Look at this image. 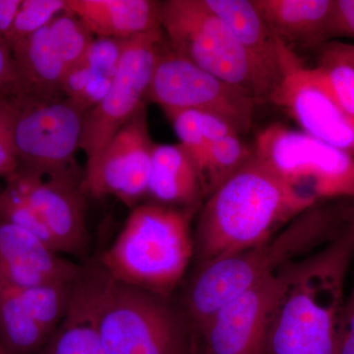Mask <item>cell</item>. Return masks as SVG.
<instances>
[{"instance_id": "cell-21", "label": "cell", "mask_w": 354, "mask_h": 354, "mask_svg": "<svg viewBox=\"0 0 354 354\" xmlns=\"http://www.w3.org/2000/svg\"><path fill=\"white\" fill-rule=\"evenodd\" d=\"M38 354H108L95 325L87 267L76 281L66 316Z\"/></svg>"}, {"instance_id": "cell-38", "label": "cell", "mask_w": 354, "mask_h": 354, "mask_svg": "<svg viewBox=\"0 0 354 354\" xmlns=\"http://www.w3.org/2000/svg\"><path fill=\"white\" fill-rule=\"evenodd\" d=\"M0 101H2V100H0Z\"/></svg>"}, {"instance_id": "cell-33", "label": "cell", "mask_w": 354, "mask_h": 354, "mask_svg": "<svg viewBox=\"0 0 354 354\" xmlns=\"http://www.w3.org/2000/svg\"><path fill=\"white\" fill-rule=\"evenodd\" d=\"M354 39V0H335L330 24V39Z\"/></svg>"}, {"instance_id": "cell-5", "label": "cell", "mask_w": 354, "mask_h": 354, "mask_svg": "<svg viewBox=\"0 0 354 354\" xmlns=\"http://www.w3.org/2000/svg\"><path fill=\"white\" fill-rule=\"evenodd\" d=\"M95 325L108 354H197L183 310L171 298L118 283L87 266Z\"/></svg>"}, {"instance_id": "cell-25", "label": "cell", "mask_w": 354, "mask_h": 354, "mask_svg": "<svg viewBox=\"0 0 354 354\" xmlns=\"http://www.w3.org/2000/svg\"><path fill=\"white\" fill-rule=\"evenodd\" d=\"M48 28L55 48L69 72L82 62L95 37L82 21L68 11L57 16Z\"/></svg>"}, {"instance_id": "cell-35", "label": "cell", "mask_w": 354, "mask_h": 354, "mask_svg": "<svg viewBox=\"0 0 354 354\" xmlns=\"http://www.w3.org/2000/svg\"><path fill=\"white\" fill-rule=\"evenodd\" d=\"M321 53L346 62L354 67V44L330 41L321 48Z\"/></svg>"}, {"instance_id": "cell-3", "label": "cell", "mask_w": 354, "mask_h": 354, "mask_svg": "<svg viewBox=\"0 0 354 354\" xmlns=\"http://www.w3.org/2000/svg\"><path fill=\"white\" fill-rule=\"evenodd\" d=\"M354 227L297 264L268 319L262 354H335Z\"/></svg>"}, {"instance_id": "cell-8", "label": "cell", "mask_w": 354, "mask_h": 354, "mask_svg": "<svg viewBox=\"0 0 354 354\" xmlns=\"http://www.w3.org/2000/svg\"><path fill=\"white\" fill-rule=\"evenodd\" d=\"M145 101L158 104L167 118L181 111H200L227 121L239 135L252 127V95L221 80L172 50L162 41Z\"/></svg>"}, {"instance_id": "cell-6", "label": "cell", "mask_w": 354, "mask_h": 354, "mask_svg": "<svg viewBox=\"0 0 354 354\" xmlns=\"http://www.w3.org/2000/svg\"><path fill=\"white\" fill-rule=\"evenodd\" d=\"M14 130L17 171L82 183L76 155L88 111L66 97H18Z\"/></svg>"}, {"instance_id": "cell-24", "label": "cell", "mask_w": 354, "mask_h": 354, "mask_svg": "<svg viewBox=\"0 0 354 354\" xmlns=\"http://www.w3.org/2000/svg\"><path fill=\"white\" fill-rule=\"evenodd\" d=\"M179 144L187 151L195 165L216 140L237 134L227 121L200 111H181L169 116Z\"/></svg>"}, {"instance_id": "cell-20", "label": "cell", "mask_w": 354, "mask_h": 354, "mask_svg": "<svg viewBox=\"0 0 354 354\" xmlns=\"http://www.w3.org/2000/svg\"><path fill=\"white\" fill-rule=\"evenodd\" d=\"M27 95L62 97L68 69L51 39L48 25L11 48Z\"/></svg>"}, {"instance_id": "cell-14", "label": "cell", "mask_w": 354, "mask_h": 354, "mask_svg": "<svg viewBox=\"0 0 354 354\" xmlns=\"http://www.w3.org/2000/svg\"><path fill=\"white\" fill-rule=\"evenodd\" d=\"M270 102L281 106L306 133L354 158V118L337 106L314 68L291 70Z\"/></svg>"}, {"instance_id": "cell-37", "label": "cell", "mask_w": 354, "mask_h": 354, "mask_svg": "<svg viewBox=\"0 0 354 354\" xmlns=\"http://www.w3.org/2000/svg\"><path fill=\"white\" fill-rule=\"evenodd\" d=\"M353 221H354V201H353Z\"/></svg>"}, {"instance_id": "cell-28", "label": "cell", "mask_w": 354, "mask_h": 354, "mask_svg": "<svg viewBox=\"0 0 354 354\" xmlns=\"http://www.w3.org/2000/svg\"><path fill=\"white\" fill-rule=\"evenodd\" d=\"M0 218L27 230L57 251L50 230L38 212L8 184L0 190Z\"/></svg>"}, {"instance_id": "cell-2", "label": "cell", "mask_w": 354, "mask_h": 354, "mask_svg": "<svg viewBox=\"0 0 354 354\" xmlns=\"http://www.w3.org/2000/svg\"><path fill=\"white\" fill-rule=\"evenodd\" d=\"M315 204L254 153L207 198L193 234V259L200 267L257 245Z\"/></svg>"}, {"instance_id": "cell-29", "label": "cell", "mask_w": 354, "mask_h": 354, "mask_svg": "<svg viewBox=\"0 0 354 354\" xmlns=\"http://www.w3.org/2000/svg\"><path fill=\"white\" fill-rule=\"evenodd\" d=\"M128 39L95 38L80 64L95 75L113 80Z\"/></svg>"}, {"instance_id": "cell-30", "label": "cell", "mask_w": 354, "mask_h": 354, "mask_svg": "<svg viewBox=\"0 0 354 354\" xmlns=\"http://www.w3.org/2000/svg\"><path fill=\"white\" fill-rule=\"evenodd\" d=\"M17 104L15 99L0 101V177L8 179L18 169L16 155L15 120Z\"/></svg>"}, {"instance_id": "cell-36", "label": "cell", "mask_w": 354, "mask_h": 354, "mask_svg": "<svg viewBox=\"0 0 354 354\" xmlns=\"http://www.w3.org/2000/svg\"><path fill=\"white\" fill-rule=\"evenodd\" d=\"M0 354H7L6 351H4V348H2L1 344H0Z\"/></svg>"}, {"instance_id": "cell-18", "label": "cell", "mask_w": 354, "mask_h": 354, "mask_svg": "<svg viewBox=\"0 0 354 354\" xmlns=\"http://www.w3.org/2000/svg\"><path fill=\"white\" fill-rule=\"evenodd\" d=\"M162 2L153 0H66L95 38L129 39L162 29Z\"/></svg>"}, {"instance_id": "cell-17", "label": "cell", "mask_w": 354, "mask_h": 354, "mask_svg": "<svg viewBox=\"0 0 354 354\" xmlns=\"http://www.w3.org/2000/svg\"><path fill=\"white\" fill-rule=\"evenodd\" d=\"M270 30L288 48H322L330 43L335 0H252Z\"/></svg>"}, {"instance_id": "cell-31", "label": "cell", "mask_w": 354, "mask_h": 354, "mask_svg": "<svg viewBox=\"0 0 354 354\" xmlns=\"http://www.w3.org/2000/svg\"><path fill=\"white\" fill-rule=\"evenodd\" d=\"M25 95L27 92L16 68L10 48L0 38V100L18 99Z\"/></svg>"}, {"instance_id": "cell-11", "label": "cell", "mask_w": 354, "mask_h": 354, "mask_svg": "<svg viewBox=\"0 0 354 354\" xmlns=\"http://www.w3.org/2000/svg\"><path fill=\"white\" fill-rule=\"evenodd\" d=\"M153 143L145 102L86 162L81 191L93 198L113 196L129 208L148 195Z\"/></svg>"}, {"instance_id": "cell-4", "label": "cell", "mask_w": 354, "mask_h": 354, "mask_svg": "<svg viewBox=\"0 0 354 354\" xmlns=\"http://www.w3.org/2000/svg\"><path fill=\"white\" fill-rule=\"evenodd\" d=\"M192 215L189 209L139 204L97 265L113 281L171 298L194 257Z\"/></svg>"}, {"instance_id": "cell-7", "label": "cell", "mask_w": 354, "mask_h": 354, "mask_svg": "<svg viewBox=\"0 0 354 354\" xmlns=\"http://www.w3.org/2000/svg\"><path fill=\"white\" fill-rule=\"evenodd\" d=\"M256 157L317 203L354 200V158L306 133L272 124L257 135Z\"/></svg>"}, {"instance_id": "cell-9", "label": "cell", "mask_w": 354, "mask_h": 354, "mask_svg": "<svg viewBox=\"0 0 354 354\" xmlns=\"http://www.w3.org/2000/svg\"><path fill=\"white\" fill-rule=\"evenodd\" d=\"M160 20L174 53L253 97L250 71L239 39L202 0L162 1Z\"/></svg>"}, {"instance_id": "cell-13", "label": "cell", "mask_w": 354, "mask_h": 354, "mask_svg": "<svg viewBox=\"0 0 354 354\" xmlns=\"http://www.w3.org/2000/svg\"><path fill=\"white\" fill-rule=\"evenodd\" d=\"M234 32L245 55L256 104L270 102L286 75L304 64L274 36L261 17L252 0H202Z\"/></svg>"}, {"instance_id": "cell-23", "label": "cell", "mask_w": 354, "mask_h": 354, "mask_svg": "<svg viewBox=\"0 0 354 354\" xmlns=\"http://www.w3.org/2000/svg\"><path fill=\"white\" fill-rule=\"evenodd\" d=\"M253 157V147L246 145L241 135H230L214 141L196 164L204 199L241 171Z\"/></svg>"}, {"instance_id": "cell-19", "label": "cell", "mask_w": 354, "mask_h": 354, "mask_svg": "<svg viewBox=\"0 0 354 354\" xmlns=\"http://www.w3.org/2000/svg\"><path fill=\"white\" fill-rule=\"evenodd\" d=\"M147 196L193 212L204 201L196 165L180 144H155Z\"/></svg>"}, {"instance_id": "cell-34", "label": "cell", "mask_w": 354, "mask_h": 354, "mask_svg": "<svg viewBox=\"0 0 354 354\" xmlns=\"http://www.w3.org/2000/svg\"><path fill=\"white\" fill-rule=\"evenodd\" d=\"M22 0H0V38L6 41Z\"/></svg>"}, {"instance_id": "cell-22", "label": "cell", "mask_w": 354, "mask_h": 354, "mask_svg": "<svg viewBox=\"0 0 354 354\" xmlns=\"http://www.w3.org/2000/svg\"><path fill=\"white\" fill-rule=\"evenodd\" d=\"M12 286H0V344L7 354H38L51 337Z\"/></svg>"}, {"instance_id": "cell-10", "label": "cell", "mask_w": 354, "mask_h": 354, "mask_svg": "<svg viewBox=\"0 0 354 354\" xmlns=\"http://www.w3.org/2000/svg\"><path fill=\"white\" fill-rule=\"evenodd\" d=\"M164 31L128 39L108 93L84 120L80 150L92 160L145 102Z\"/></svg>"}, {"instance_id": "cell-26", "label": "cell", "mask_w": 354, "mask_h": 354, "mask_svg": "<svg viewBox=\"0 0 354 354\" xmlns=\"http://www.w3.org/2000/svg\"><path fill=\"white\" fill-rule=\"evenodd\" d=\"M66 11V0H22L6 39L12 48Z\"/></svg>"}, {"instance_id": "cell-12", "label": "cell", "mask_w": 354, "mask_h": 354, "mask_svg": "<svg viewBox=\"0 0 354 354\" xmlns=\"http://www.w3.org/2000/svg\"><path fill=\"white\" fill-rule=\"evenodd\" d=\"M301 260L272 272L218 310L195 334L197 354H262L268 319Z\"/></svg>"}, {"instance_id": "cell-1", "label": "cell", "mask_w": 354, "mask_h": 354, "mask_svg": "<svg viewBox=\"0 0 354 354\" xmlns=\"http://www.w3.org/2000/svg\"><path fill=\"white\" fill-rule=\"evenodd\" d=\"M353 227V200L317 203L257 245L196 268L183 310L194 335L228 302L281 268L304 259Z\"/></svg>"}, {"instance_id": "cell-32", "label": "cell", "mask_w": 354, "mask_h": 354, "mask_svg": "<svg viewBox=\"0 0 354 354\" xmlns=\"http://www.w3.org/2000/svg\"><path fill=\"white\" fill-rule=\"evenodd\" d=\"M335 354H354V277L342 309Z\"/></svg>"}, {"instance_id": "cell-15", "label": "cell", "mask_w": 354, "mask_h": 354, "mask_svg": "<svg viewBox=\"0 0 354 354\" xmlns=\"http://www.w3.org/2000/svg\"><path fill=\"white\" fill-rule=\"evenodd\" d=\"M6 184L22 195L41 216L58 253L82 255L88 244L85 195L81 181L37 176L17 171Z\"/></svg>"}, {"instance_id": "cell-27", "label": "cell", "mask_w": 354, "mask_h": 354, "mask_svg": "<svg viewBox=\"0 0 354 354\" xmlns=\"http://www.w3.org/2000/svg\"><path fill=\"white\" fill-rule=\"evenodd\" d=\"M313 68L337 106L354 118V67L321 53Z\"/></svg>"}, {"instance_id": "cell-16", "label": "cell", "mask_w": 354, "mask_h": 354, "mask_svg": "<svg viewBox=\"0 0 354 354\" xmlns=\"http://www.w3.org/2000/svg\"><path fill=\"white\" fill-rule=\"evenodd\" d=\"M84 271L34 234L0 218V286L75 281Z\"/></svg>"}]
</instances>
